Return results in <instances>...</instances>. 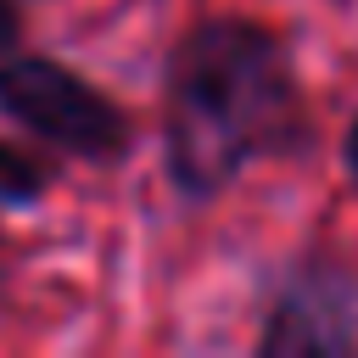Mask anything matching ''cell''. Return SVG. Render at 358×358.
Returning a JSON list of instances; mask_svg holds the SVG:
<instances>
[{
  "label": "cell",
  "mask_w": 358,
  "mask_h": 358,
  "mask_svg": "<svg viewBox=\"0 0 358 358\" xmlns=\"http://www.w3.org/2000/svg\"><path fill=\"white\" fill-rule=\"evenodd\" d=\"M0 112L73 157L106 162V157L129 151V112L50 56H6L0 62Z\"/></svg>",
  "instance_id": "cell-2"
},
{
  "label": "cell",
  "mask_w": 358,
  "mask_h": 358,
  "mask_svg": "<svg viewBox=\"0 0 358 358\" xmlns=\"http://www.w3.org/2000/svg\"><path fill=\"white\" fill-rule=\"evenodd\" d=\"M263 358H352L358 352V268L341 257H302L263 319Z\"/></svg>",
  "instance_id": "cell-3"
},
{
  "label": "cell",
  "mask_w": 358,
  "mask_h": 358,
  "mask_svg": "<svg viewBox=\"0 0 358 358\" xmlns=\"http://www.w3.org/2000/svg\"><path fill=\"white\" fill-rule=\"evenodd\" d=\"M341 168H347V185L358 190V117H352L347 134H341Z\"/></svg>",
  "instance_id": "cell-6"
},
{
  "label": "cell",
  "mask_w": 358,
  "mask_h": 358,
  "mask_svg": "<svg viewBox=\"0 0 358 358\" xmlns=\"http://www.w3.org/2000/svg\"><path fill=\"white\" fill-rule=\"evenodd\" d=\"M17 34H22L17 0H0V56H11V50H17Z\"/></svg>",
  "instance_id": "cell-5"
},
{
  "label": "cell",
  "mask_w": 358,
  "mask_h": 358,
  "mask_svg": "<svg viewBox=\"0 0 358 358\" xmlns=\"http://www.w3.org/2000/svg\"><path fill=\"white\" fill-rule=\"evenodd\" d=\"M50 190V173H45V162H34L22 145H6L0 140V201H39Z\"/></svg>",
  "instance_id": "cell-4"
},
{
  "label": "cell",
  "mask_w": 358,
  "mask_h": 358,
  "mask_svg": "<svg viewBox=\"0 0 358 358\" xmlns=\"http://www.w3.org/2000/svg\"><path fill=\"white\" fill-rule=\"evenodd\" d=\"M313 134L285 39L257 17L196 22L162 78V157L179 196L201 201L263 157H296Z\"/></svg>",
  "instance_id": "cell-1"
}]
</instances>
